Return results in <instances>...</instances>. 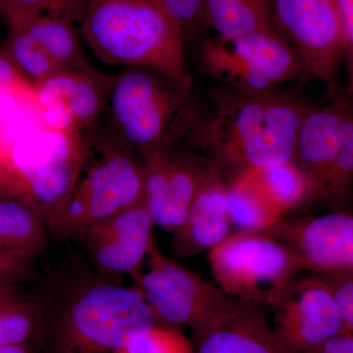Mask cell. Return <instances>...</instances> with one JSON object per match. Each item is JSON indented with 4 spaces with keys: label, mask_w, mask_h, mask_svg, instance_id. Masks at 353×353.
<instances>
[{
    "label": "cell",
    "mask_w": 353,
    "mask_h": 353,
    "mask_svg": "<svg viewBox=\"0 0 353 353\" xmlns=\"http://www.w3.org/2000/svg\"><path fill=\"white\" fill-rule=\"evenodd\" d=\"M157 315L139 285L99 283L65 304L55 334L57 353H118L157 326Z\"/></svg>",
    "instance_id": "5b68a950"
},
{
    "label": "cell",
    "mask_w": 353,
    "mask_h": 353,
    "mask_svg": "<svg viewBox=\"0 0 353 353\" xmlns=\"http://www.w3.org/2000/svg\"><path fill=\"white\" fill-rule=\"evenodd\" d=\"M0 353H37V350L32 343H28L0 347Z\"/></svg>",
    "instance_id": "74e56055"
},
{
    "label": "cell",
    "mask_w": 353,
    "mask_h": 353,
    "mask_svg": "<svg viewBox=\"0 0 353 353\" xmlns=\"http://www.w3.org/2000/svg\"><path fill=\"white\" fill-rule=\"evenodd\" d=\"M152 217L143 201L88 230L85 239L95 267L110 274H127L136 282L148 255L153 236Z\"/></svg>",
    "instance_id": "4fadbf2b"
},
{
    "label": "cell",
    "mask_w": 353,
    "mask_h": 353,
    "mask_svg": "<svg viewBox=\"0 0 353 353\" xmlns=\"http://www.w3.org/2000/svg\"><path fill=\"white\" fill-rule=\"evenodd\" d=\"M92 130L39 129L19 139L0 157V197L25 202L50 226L78 183Z\"/></svg>",
    "instance_id": "277c9868"
},
{
    "label": "cell",
    "mask_w": 353,
    "mask_h": 353,
    "mask_svg": "<svg viewBox=\"0 0 353 353\" xmlns=\"http://www.w3.org/2000/svg\"><path fill=\"white\" fill-rule=\"evenodd\" d=\"M202 21L222 38L278 32L274 24L273 0H203Z\"/></svg>",
    "instance_id": "ac0fdd59"
},
{
    "label": "cell",
    "mask_w": 353,
    "mask_h": 353,
    "mask_svg": "<svg viewBox=\"0 0 353 353\" xmlns=\"http://www.w3.org/2000/svg\"><path fill=\"white\" fill-rule=\"evenodd\" d=\"M90 0H11L3 19L11 26L41 16L58 18L74 24L82 22Z\"/></svg>",
    "instance_id": "83f0119b"
},
{
    "label": "cell",
    "mask_w": 353,
    "mask_h": 353,
    "mask_svg": "<svg viewBox=\"0 0 353 353\" xmlns=\"http://www.w3.org/2000/svg\"><path fill=\"white\" fill-rule=\"evenodd\" d=\"M0 92H11L37 103L34 83L26 76L3 46H0Z\"/></svg>",
    "instance_id": "f546056e"
},
{
    "label": "cell",
    "mask_w": 353,
    "mask_h": 353,
    "mask_svg": "<svg viewBox=\"0 0 353 353\" xmlns=\"http://www.w3.org/2000/svg\"><path fill=\"white\" fill-rule=\"evenodd\" d=\"M11 0H0V17L4 18Z\"/></svg>",
    "instance_id": "f35d334b"
},
{
    "label": "cell",
    "mask_w": 353,
    "mask_h": 353,
    "mask_svg": "<svg viewBox=\"0 0 353 353\" xmlns=\"http://www.w3.org/2000/svg\"><path fill=\"white\" fill-rule=\"evenodd\" d=\"M44 224L25 202L0 197V250L36 256L46 246Z\"/></svg>",
    "instance_id": "44dd1931"
},
{
    "label": "cell",
    "mask_w": 353,
    "mask_h": 353,
    "mask_svg": "<svg viewBox=\"0 0 353 353\" xmlns=\"http://www.w3.org/2000/svg\"><path fill=\"white\" fill-rule=\"evenodd\" d=\"M34 257L0 250V283L13 284L31 280L34 276Z\"/></svg>",
    "instance_id": "1f68e13d"
},
{
    "label": "cell",
    "mask_w": 353,
    "mask_h": 353,
    "mask_svg": "<svg viewBox=\"0 0 353 353\" xmlns=\"http://www.w3.org/2000/svg\"><path fill=\"white\" fill-rule=\"evenodd\" d=\"M105 111V134L143 159L175 150L201 117L192 80H176L143 68H125L113 76Z\"/></svg>",
    "instance_id": "7a4b0ae2"
},
{
    "label": "cell",
    "mask_w": 353,
    "mask_h": 353,
    "mask_svg": "<svg viewBox=\"0 0 353 353\" xmlns=\"http://www.w3.org/2000/svg\"><path fill=\"white\" fill-rule=\"evenodd\" d=\"M353 187V101H350L341 131V145L334 159L321 203L333 212L347 211Z\"/></svg>",
    "instance_id": "d4e9b609"
},
{
    "label": "cell",
    "mask_w": 353,
    "mask_h": 353,
    "mask_svg": "<svg viewBox=\"0 0 353 353\" xmlns=\"http://www.w3.org/2000/svg\"><path fill=\"white\" fill-rule=\"evenodd\" d=\"M2 46L10 53L34 85L61 71L41 44L20 26L10 27V32Z\"/></svg>",
    "instance_id": "4316f807"
},
{
    "label": "cell",
    "mask_w": 353,
    "mask_h": 353,
    "mask_svg": "<svg viewBox=\"0 0 353 353\" xmlns=\"http://www.w3.org/2000/svg\"><path fill=\"white\" fill-rule=\"evenodd\" d=\"M150 269L137 284L157 318L199 334L240 303L220 288L165 255L153 239Z\"/></svg>",
    "instance_id": "9c48e42d"
},
{
    "label": "cell",
    "mask_w": 353,
    "mask_h": 353,
    "mask_svg": "<svg viewBox=\"0 0 353 353\" xmlns=\"http://www.w3.org/2000/svg\"><path fill=\"white\" fill-rule=\"evenodd\" d=\"M220 289L246 303L272 307L301 271L296 255L261 232L238 231L209 252Z\"/></svg>",
    "instance_id": "52a82bcc"
},
{
    "label": "cell",
    "mask_w": 353,
    "mask_h": 353,
    "mask_svg": "<svg viewBox=\"0 0 353 353\" xmlns=\"http://www.w3.org/2000/svg\"><path fill=\"white\" fill-rule=\"evenodd\" d=\"M211 97L212 110L185 143L216 165L227 183L241 172L294 159L299 128L312 108L307 102L278 90L243 94L228 88Z\"/></svg>",
    "instance_id": "6da1fadb"
},
{
    "label": "cell",
    "mask_w": 353,
    "mask_h": 353,
    "mask_svg": "<svg viewBox=\"0 0 353 353\" xmlns=\"http://www.w3.org/2000/svg\"><path fill=\"white\" fill-rule=\"evenodd\" d=\"M304 353H353V334H341Z\"/></svg>",
    "instance_id": "e575fe53"
},
{
    "label": "cell",
    "mask_w": 353,
    "mask_h": 353,
    "mask_svg": "<svg viewBox=\"0 0 353 353\" xmlns=\"http://www.w3.org/2000/svg\"><path fill=\"white\" fill-rule=\"evenodd\" d=\"M212 162L192 150L169 152L168 181L170 197L171 233L183 226L190 209L205 181Z\"/></svg>",
    "instance_id": "d6986e66"
},
{
    "label": "cell",
    "mask_w": 353,
    "mask_h": 353,
    "mask_svg": "<svg viewBox=\"0 0 353 353\" xmlns=\"http://www.w3.org/2000/svg\"><path fill=\"white\" fill-rule=\"evenodd\" d=\"M114 75H106L90 64L62 70L36 83L39 108L62 103L73 114L81 130L92 129L108 106Z\"/></svg>",
    "instance_id": "e0dca14e"
},
{
    "label": "cell",
    "mask_w": 353,
    "mask_h": 353,
    "mask_svg": "<svg viewBox=\"0 0 353 353\" xmlns=\"http://www.w3.org/2000/svg\"><path fill=\"white\" fill-rule=\"evenodd\" d=\"M265 234L289 246L301 271H353V214L347 211L284 218Z\"/></svg>",
    "instance_id": "7c38bea8"
},
{
    "label": "cell",
    "mask_w": 353,
    "mask_h": 353,
    "mask_svg": "<svg viewBox=\"0 0 353 353\" xmlns=\"http://www.w3.org/2000/svg\"><path fill=\"white\" fill-rule=\"evenodd\" d=\"M183 32L202 21L203 0H157Z\"/></svg>",
    "instance_id": "d6a6232c"
},
{
    "label": "cell",
    "mask_w": 353,
    "mask_h": 353,
    "mask_svg": "<svg viewBox=\"0 0 353 353\" xmlns=\"http://www.w3.org/2000/svg\"><path fill=\"white\" fill-rule=\"evenodd\" d=\"M333 292L343 318L345 334H353V271L322 274Z\"/></svg>",
    "instance_id": "4dcf8cb0"
},
{
    "label": "cell",
    "mask_w": 353,
    "mask_h": 353,
    "mask_svg": "<svg viewBox=\"0 0 353 353\" xmlns=\"http://www.w3.org/2000/svg\"><path fill=\"white\" fill-rule=\"evenodd\" d=\"M232 226L228 183L212 163L187 219L174 234L172 252L178 259H188L206 250L210 252L231 234Z\"/></svg>",
    "instance_id": "9a60e30c"
},
{
    "label": "cell",
    "mask_w": 353,
    "mask_h": 353,
    "mask_svg": "<svg viewBox=\"0 0 353 353\" xmlns=\"http://www.w3.org/2000/svg\"><path fill=\"white\" fill-rule=\"evenodd\" d=\"M271 308L272 326L285 353H304L345 334L340 309L321 276L294 278Z\"/></svg>",
    "instance_id": "8fae6325"
},
{
    "label": "cell",
    "mask_w": 353,
    "mask_h": 353,
    "mask_svg": "<svg viewBox=\"0 0 353 353\" xmlns=\"http://www.w3.org/2000/svg\"><path fill=\"white\" fill-rule=\"evenodd\" d=\"M322 108H312L299 128L294 160L307 179L311 203L322 202L332 166L339 152L341 131L348 105L338 92Z\"/></svg>",
    "instance_id": "5bb4252c"
},
{
    "label": "cell",
    "mask_w": 353,
    "mask_h": 353,
    "mask_svg": "<svg viewBox=\"0 0 353 353\" xmlns=\"http://www.w3.org/2000/svg\"><path fill=\"white\" fill-rule=\"evenodd\" d=\"M265 196L281 219L311 203L307 179L294 159L262 169H252Z\"/></svg>",
    "instance_id": "7402d4cb"
},
{
    "label": "cell",
    "mask_w": 353,
    "mask_h": 353,
    "mask_svg": "<svg viewBox=\"0 0 353 353\" xmlns=\"http://www.w3.org/2000/svg\"><path fill=\"white\" fill-rule=\"evenodd\" d=\"M170 152H155L143 158V202L152 216L154 225L171 233L168 181V157Z\"/></svg>",
    "instance_id": "484cf974"
},
{
    "label": "cell",
    "mask_w": 353,
    "mask_h": 353,
    "mask_svg": "<svg viewBox=\"0 0 353 353\" xmlns=\"http://www.w3.org/2000/svg\"><path fill=\"white\" fill-rule=\"evenodd\" d=\"M46 312L36 299L21 294L0 307V347L41 340Z\"/></svg>",
    "instance_id": "cb8c5ba5"
},
{
    "label": "cell",
    "mask_w": 353,
    "mask_h": 353,
    "mask_svg": "<svg viewBox=\"0 0 353 353\" xmlns=\"http://www.w3.org/2000/svg\"><path fill=\"white\" fill-rule=\"evenodd\" d=\"M19 290L13 284L0 283V307L10 303L16 297L21 296Z\"/></svg>",
    "instance_id": "8d00e7d4"
},
{
    "label": "cell",
    "mask_w": 353,
    "mask_h": 353,
    "mask_svg": "<svg viewBox=\"0 0 353 353\" xmlns=\"http://www.w3.org/2000/svg\"><path fill=\"white\" fill-rule=\"evenodd\" d=\"M28 103H36V102L26 101L19 95L11 94V92H0V121L6 119Z\"/></svg>",
    "instance_id": "d590c367"
},
{
    "label": "cell",
    "mask_w": 353,
    "mask_h": 353,
    "mask_svg": "<svg viewBox=\"0 0 353 353\" xmlns=\"http://www.w3.org/2000/svg\"><path fill=\"white\" fill-rule=\"evenodd\" d=\"M97 158L79 179L63 208L48 226L60 238L83 236L143 201V159L92 127Z\"/></svg>",
    "instance_id": "8992f818"
},
{
    "label": "cell",
    "mask_w": 353,
    "mask_h": 353,
    "mask_svg": "<svg viewBox=\"0 0 353 353\" xmlns=\"http://www.w3.org/2000/svg\"><path fill=\"white\" fill-rule=\"evenodd\" d=\"M118 353H194V350L182 333L157 325Z\"/></svg>",
    "instance_id": "f1b7e54d"
},
{
    "label": "cell",
    "mask_w": 353,
    "mask_h": 353,
    "mask_svg": "<svg viewBox=\"0 0 353 353\" xmlns=\"http://www.w3.org/2000/svg\"><path fill=\"white\" fill-rule=\"evenodd\" d=\"M197 64L202 75L243 94L277 90L305 73L296 50L276 32L208 39L197 52Z\"/></svg>",
    "instance_id": "ba28073f"
},
{
    "label": "cell",
    "mask_w": 353,
    "mask_h": 353,
    "mask_svg": "<svg viewBox=\"0 0 353 353\" xmlns=\"http://www.w3.org/2000/svg\"><path fill=\"white\" fill-rule=\"evenodd\" d=\"M340 10L345 50L343 58L348 75V95L353 101V0H336Z\"/></svg>",
    "instance_id": "836d02e7"
},
{
    "label": "cell",
    "mask_w": 353,
    "mask_h": 353,
    "mask_svg": "<svg viewBox=\"0 0 353 353\" xmlns=\"http://www.w3.org/2000/svg\"><path fill=\"white\" fill-rule=\"evenodd\" d=\"M82 34L104 63L192 80L185 64V32L157 0H90Z\"/></svg>",
    "instance_id": "3957f363"
},
{
    "label": "cell",
    "mask_w": 353,
    "mask_h": 353,
    "mask_svg": "<svg viewBox=\"0 0 353 353\" xmlns=\"http://www.w3.org/2000/svg\"><path fill=\"white\" fill-rule=\"evenodd\" d=\"M17 26L24 28L41 44L61 71L90 64L81 51L75 28L72 23L41 16Z\"/></svg>",
    "instance_id": "603a6c76"
},
{
    "label": "cell",
    "mask_w": 353,
    "mask_h": 353,
    "mask_svg": "<svg viewBox=\"0 0 353 353\" xmlns=\"http://www.w3.org/2000/svg\"><path fill=\"white\" fill-rule=\"evenodd\" d=\"M228 203L232 224L239 231L267 233L280 222L253 170L241 172L228 182Z\"/></svg>",
    "instance_id": "ffe728a7"
},
{
    "label": "cell",
    "mask_w": 353,
    "mask_h": 353,
    "mask_svg": "<svg viewBox=\"0 0 353 353\" xmlns=\"http://www.w3.org/2000/svg\"><path fill=\"white\" fill-rule=\"evenodd\" d=\"M267 308L241 301L196 334V353H285L269 322Z\"/></svg>",
    "instance_id": "2e32d148"
},
{
    "label": "cell",
    "mask_w": 353,
    "mask_h": 353,
    "mask_svg": "<svg viewBox=\"0 0 353 353\" xmlns=\"http://www.w3.org/2000/svg\"><path fill=\"white\" fill-rule=\"evenodd\" d=\"M276 30L296 50L305 73L331 94L345 55V41L336 0H273Z\"/></svg>",
    "instance_id": "30bf717a"
}]
</instances>
